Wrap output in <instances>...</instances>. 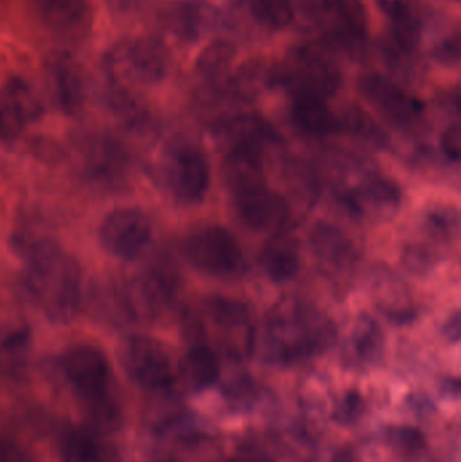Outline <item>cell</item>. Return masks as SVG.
<instances>
[{"instance_id":"1","label":"cell","mask_w":461,"mask_h":462,"mask_svg":"<svg viewBox=\"0 0 461 462\" xmlns=\"http://www.w3.org/2000/svg\"><path fill=\"white\" fill-rule=\"evenodd\" d=\"M332 338V323L316 307L286 298L268 314L259 350L267 363L291 365L318 355Z\"/></svg>"},{"instance_id":"2","label":"cell","mask_w":461,"mask_h":462,"mask_svg":"<svg viewBox=\"0 0 461 462\" xmlns=\"http://www.w3.org/2000/svg\"><path fill=\"white\" fill-rule=\"evenodd\" d=\"M24 287L49 319L67 323L78 315L81 273L78 263L54 242L38 241L26 254Z\"/></svg>"},{"instance_id":"3","label":"cell","mask_w":461,"mask_h":462,"mask_svg":"<svg viewBox=\"0 0 461 462\" xmlns=\"http://www.w3.org/2000/svg\"><path fill=\"white\" fill-rule=\"evenodd\" d=\"M61 366L70 387L97 425L108 426L118 420L113 372L100 350L89 345H78L65 353Z\"/></svg>"},{"instance_id":"4","label":"cell","mask_w":461,"mask_h":462,"mask_svg":"<svg viewBox=\"0 0 461 462\" xmlns=\"http://www.w3.org/2000/svg\"><path fill=\"white\" fill-rule=\"evenodd\" d=\"M275 86L286 87L294 97L327 100L340 91L343 72L325 43H303L275 65Z\"/></svg>"},{"instance_id":"5","label":"cell","mask_w":461,"mask_h":462,"mask_svg":"<svg viewBox=\"0 0 461 462\" xmlns=\"http://www.w3.org/2000/svg\"><path fill=\"white\" fill-rule=\"evenodd\" d=\"M302 8L321 30L327 48L351 57L364 53L370 22L362 0H303Z\"/></svg>"},{"instance_id":"6","label":"cell","mask_w":461,"mask_h":462,"mask_svg":"<svg viewBox=\"0 0 461 462\" xmlns=\"http://www.w3.org/2000/svg\"><path fill=\"white\" fill-rule=\"evenodd\" d=\"M167 46L154 37L132 38L118 43L107 57L111 84L126 86V80L157 84L167 78L171 62Z\"/></svg>"},{"instance_id":"7","label":"cell","mask_w":461,"mask_h":462,"mask_svg":"<svg viewBox=\"0 0 461 462\" xmlns=\"http://www.w3.org/2000/svg\"><path fill=\"white\" fill-rule=\"evenodd\" d=\"M187 260L202 273L221 280H235L245 273L246 261L235 236L217 225L189 234L184 244Z\"/></svg>"},{"instance_id":"8","label":"cell","mask_w":461,"mask_h":462,"mask_svg":"<svg viewBox=\"0 0 461 462\" xmlns=\"http://www.w3.org/2000/svg\"><path fill=\"white\" fill-rule=\"evenodd\" d=\"M390 19L383 53L390 65L406 68L419 51L427 30L425 10L416 0H378Z\"/></svg>"},{"instance_id":"9","label":"cell","mask_w":461,"mask_h":462,"mask_svg":"<svg viewBox=\"0 0 461 462\" xmlns=\"http://www.w3.org/2000/svg\"><path fill=\"white\" fill-rule=\"evenodd\" d=\"M152 238L151 219L137 208H118L103 219L99 242L106 252L122 260H135Z\"/></svg>"},{"instance_id":"10","label":"cell","mask_w":461,"mask_h":462,"mask_svg":"<svg viewBox=\"0 0 461 462\" xmlns=\"http://www.w3.org/2000/svg\"><path fill=\"white\" fill-rule=\"evenodd\" d=\"M359 89L363 97L381 116L398 126H409L419 121L424 114L421 100L381 73H367L362 76Z\"/></svg>"},{"instance_id":"11","label":"cell","mask_w":461,"mask_h":462,"mask_svg":"<svg viewBox=\"0 0 461 462\" xmlns=\"http://www.w3.org/2000/svg\"><path fill=\"white\" fill-rule=\"evenodd\" d=\"M165 176L173 197L184 205L203 202L210 187V165L192 146H180L170 154Z\"/></svg>"},{"instance_id":"12","label":"cell","mask_w":461,"mask_h":462,"mask_svg":"<svg viewBox=\"0 0 461 462\" xmlns=\"http://www.w3.org/2000/svg\"><path fill=\"white\" fill-rule=\"evenodd\" d=\"M124 360L133 379L148 390L172 384V363L165 347L154 338L133 336L124 344Z\"/></svg>"},{"instance_id":"13","label":"cell","mask_w":461,"mask_h":462,"mask_svg":"<svg viewBox=\"0 0 461 462\" xmlns=\"http://www.w3.org/2000/svg\"><path fill=\"white\" fill-rule=\"evenodd\" d=\"M232 195L235 213L249 229L278 230L289 219V203L265 183Z\"/></svg>"},{"instance_id":"14","label":"cell","mask_w":461,"mask_h":462,"mask_svg":"<svg viewBox=\"0 0 461 462\" xmlns=\"http://www.w3.org/2000/svg\"><path fill=\"white\" fill-rule=\"evenodd\" d=\"M222 15L208 0H176L164 13V24L181 42L194 43L218 29Z\"/></svg>"},{"instance_id":"15","label":"cell","mask_w":461,"mask_h":462,"mask_svg":"<svg viewBox=\"0 0 461 462\" xmlns=\"http://www.w3.org/2000/svg\"><path fill=\"white\" fill-rule=\"evenodd\" d=\"M216 135L224 143L225 153L244 151L263 156L278 141V133L265 119L246 113L222 119L217 125Z\"/></svg>"},{"instance_id":"16","label":"cell","mask_w":461,"mask_h":462,"mask_svg":"<svg viewBox=\"0 0 461 462\" xmlns=\"http://www.w3.org/2000/svg\"><path fill=\"white\" fill-rule=\"evenodd\" d=\"M344 200L357 216L384 219L400 208L401 189L392 179L367 175L344 195Z\"/></svg>"},{"instance_id":"17","label":"cell","mask_w":461,"mask_h":462,"mask_svg":"<svg viewBox=\"0 0 461 462\" xmlns=\"http://www.w3.org/2000/svg\"><path fill=\"white\" fill-rule=\"evenodd\" d=\"M40 113L32 88L21 79H11L0 99V141L14 140Z\"/></svg>"},{"instance_id":"18","label":"cell","mask_w":461,"mask_h":462,"mask_svg":"<svg viewBox=\"0 0 461 462\" xmlns=\"http://www.w3.org/2000/svg\"><path fill=\"white\" fill-rule=\"evenodd\" d=\"M34 5L45 26L61 37L76 40L91 29L88 0H34Z\"/></svg>"},{"instance_id":"19","label":"cell","mask_w":461,"mask_h":462,"mask_svg":"<svg viewBox=\"0 0 461 462\" xmlns=\"http://www.w3.org/2000/svg\"><path fill=\"white\" fill-rule=\"evenodd\" d=\"M309 239L319 263L335 271H346L354 265L356 260L354 242L338 227L319 222L311 229Z\"/></svg>"},{"instance_id":"20","label":"cell","mask_w":461,"mask_h":462,"mask_svg":"<svg viewBox=\"0 0 461 462\" xmlns=\"http://www.w3.org/2000/svg\"><path fill=\"white\" fill-rule=\"evenodd\" d=\"M178 290L179 282L175 272L168 266L156 265L138 279L132 296H137V306L143 304L145 311L156 314L173 303Z\"/></svg>"},{"instance_id":"21","label":"cell","mask_w":461,"mask_h":462,"mask_svg":"<svg viewBox=\"0 0 461 462\" xmlns=\"http://www.w3.org/2000/svg\"><path fill=\"white\" fill-rule=\"evenodd\" d=\"M383 350L384 334L378 320L370 315H360L346 342V357L354 365H373L381 360Z\"/></svg>"},{"instance_id":"22","label":"cell","mask_w":461,"mask_h":462,"mask_svg":"<svg viewBox=\"0 0 461 462\" xmlns=\"http://www.w3.org/2000/svg\"><path fill=\"white\" fill-rule=\"evenodd\" d=\"M291 116L300 132L311 137H327L340 132L338 116L327 100L314 97H294Z\"/></svg>"},{"instance_id":"23","label":"cell","mask_w":461,"mask_h":462,"mask_svg":"<svg viewBox=\"0 0 461 462\" xmlns=\"http://www.w3.org/2000/svg\"><path fill=\"white\" fill-rule=\"evenodd\" d=\"M262 266L275 282H286L297 276L300 254L297 242L291 236H275L262 250Z\"/></svg>"},{"instance_id":"24","label":"cell","mask_w":461,"mask_h":462,"mask_svg":"<svg viewBox=\"0 0 461 462\" xmlns=\"http://www.w3.org/2000/svg\"><path fill=\"white\" fill-rule=\"evenodd\" d=\"M222 172L225 183L232 194L265 183L263 156L252 152H226Z\"/></svg>"},{"instance_id":"25","label":"cell","mask_w":461,"mask_h":462,"mask_svg":"<svg viewBox=\"0 0 461 462\" xmlns=\"http://www.w3.org/2000/svg\"><path fill=\"white\" fill-rule=\"evenodd\" d=\"M221 364L216 353L206 345H195L184 357L181 376L192 390H205L216 384Z\"/></svg>"},{"instance_id":"26","label":"cell","mask_w":461,"mask_h":462,"mask_svg":"<svg viewBox=\"0 0 461 462\" xmlns=\"http://www.w3.org/2000/svg\"><path fill=\"white\" fill-rule=\"evenodd\" d=\"M235 48L227 41H214L200 51L197 60V70L205 83L213 86H227L232 76Z\"/></svg>"},{"instance_id":"27","label":"cell","mask_w":461,"mask_h":462,"mask_svg":"<svg viewBox=\"0 0 461 462\" xmlns=\"http://www.w3.org/2000/svg\"><path fill=\"white\" fill-rule=\"evenodd\" d=\"M270 86H275V67L260 60L241 65L227 81L232 94L241 99H251Z\"/></svg>"},{"instance_id":"28","label":"cell","mask_w":461,"mask_h":462,"mask_svg":"<svg viewBox=\"0 0 461 462\" xmlns=\"http://www.w3.org/2000/svg\"><path fill=\"white\" fill-rule=\"evenodd\" d=\"M88 172L97 180L113 183L121 178L124 170V157L121 149L107 140L89 143L86 153Z\"/></svg>"},{"instance_id":"29","label":"cell","mask_w":461,"mask_h":462,"mask_svg":"<svg viewBox=\"0 0 461 462\" xmlns=\"http://www.w3.org/2000/svg\"><path fill=\"white\" fill-rule=\"evenodd\" d=\"M54 95L65 113H76L84 102V81L80 70L72 62L62 60L53 68Z\"/></svg>"},{"instance_id":"30","label":"cell","mask_w":461,"mask_h":462,"mask_svg":"<svg viewBox=\"0 0 461 462\" xmlns=\"http://www.w3.org/2000/svg\"><path fill=\"white\" fill-rule=\"evenodd\" d=\"M205 309L211 323L226 334H244L251 328V315L241 301L214 296L206 301Z\"/></svg>"},{"instance_id":"31","label":"cell","mask_w":461,"mask_h":462,"mask_svg":"<svg viewBox=\"0 0 461 462\" xmlns=\"http://www.w3.org/2000/svg\"><path fill=\"white\" fill-rule=\"evenodd\" d=\"M340 130L348 133L352 137L368 145L382 148L387 143V135L384 130L376 124L375 119L357 106H352L338 116Z\"/></svg>"},{"instance_id":"32","label":"cell","mask_w":461,"mask_h":462,"mask_svg":"<svg viewBox=\"0 0 461 462\" xmlns=\"http://www.w3.org/2000/svg\"><path fill=\"white\" fill-rule=\"evenodd\" d=\"M65 462H113V453L92 431H73L64 448Z\"/></svg>"},{"instance_id":"33","label":"cell","mask_w":461,"mask_h":462,"mask_svg":"<svg viewBox=\"0 0 461 462\" xmlns=\"http://www.w3.org/2000/svg\"><path fill=\"white\" fill-rule=\"evenodd\" d=\"M252 18L271 30L286 29L295 18L294 0H248Z\"/></svg>"},{"instance_id":"34","label":"cell","mask_w":461,"mask_h":462,"mask_svg":"<svg viewBox=\"0 0 461 462\" xmlns=\"http://www.w3.org/2000/svg\"><path fill=\"white\" fill-rule=\"evenodd\" d=\"M110 106L119 119L124 122L127 126H140L145 122L146 108L143 100L130 91L126 86L111 84Z\"/></svg>"},{"instance_id":"35","label":"cell","mask_w":461,"mask_h":462,"mask_svg":"<svg viewBox=\"0 0 461 462\" xmlns=\"http://www.w3.org/2000/svg\"><path fill=\"white\" fill-rule=\"evenodd\" d=\"M425 226L429 236L438 241H452L459 234V213L451 208H436L428 213Z\"/></svg>"},{"instance_id":"36","label":"cell","mask_w":461,"mask_h":462,"mask_svg":"<svg viewBox=\"0 0 461 462\" xmlns=\"http://www.w3.org/2000/svg\"><path fill=\"white\" fill-rule=\"evenodd\" d=\"M364 399L359 393L352 391L336 404L333 420L340 425H352L364 414Z\"/></svg>"},{"instance_id":"37","label":"cell","mask_w":461,"mask_h":462,"mask_svg":"<svg viewBox=\"0 0 461 462\" xmlns=\"http://www.w3.org/2000/svg\"><path fill=\"white\" fill-rule=\"evenodd\" d=\"M389 442L398 453L414 456L424 448V437L416 429H395L390 433Z\"/></svg>"},{"instance_id":"38","label":"cell","mask_w":461,"mask_h":462,"mask_svg":"<svg viewBox=\"0 0 461 462\" xmlns=\"http://www.w3.org/2000/svg\"><path fill=\"white\" fill-rule=\"evenodd\" d=\"M461 42L459 32H451L436 43L432 57L444 67H457L460 62Z\"/></svg>"},{"instance_id":"39","label":"cell","mask_w":461,"mask_h":462,"mask_svg":"<svg viewBox=\"0 0 461 462\" xmlns=\"http://www.w3.org/2000/svg\"><path fill=\"white\" fill-rule=\"evenodd\" d=\"M403 260H405L406 268L410 269L414 273H425L436 263L433 253L421 245H410L406 247Z\"/></svg>"},{"instance_id":"40","label":"cell","mask_w":461,"mask_h":462,"mask_svg":"<svg viewBox=\"0 0 461 462\" xmlns=\"http://www.w3.org/2000/svg\"><path fill=\"white\" fill-rule=\"evenodd\" d=\"M256 396V385L251 380H238V382L233 383L227 390V401L237 409H246L251 406Z\"/></svg>"},{"instance_id":"41","label":"cell","mask_w":461,"mask_h":462,"mask_svg":"<svg viewBox=\"0 0 461 462\" xmlns=\"http://www.w3.org/2000/svg\"><path fill=\"white\" fill-rule=\"evenodd\" d=\"M441 151L451 162H459L461 156V129L457 122L449 125L441 134Z\"/></svg>"},{"instance_id":"42","label":"cell","mask_w":461,"mask_h":462,"mask_svg":"<svg viewBox=\"0 0 461 462\" xmlns=\"http://www.w3.org/2000/svg\"><path fill=\"white\" fill-rule=\"evenodd\" d=\"M229 462H275V460L259 445H244Z\"/></svg>"},{"instance_id":"43","label":"cell","mask_w":461,"mask_h":462,"mask_svg":"<svg viewBox=\"0 0 461 462\" xmlns=\"http://www.w3.org/2000/svg\"><path fill=\"white\" fill-rule=\"evenodd\" d=\"M461 318L460 312L456 311L454 315L449 317V319L447 320L446 325H444V336L448 339L452 344H456L460 339L461 333Z\"/></svg>"},{"instance_id":"44","label":"cell","mask_w":461,"mask_h":462,"mask_svg":"<svg viewBox=\"0 0 461 462\" xmlns=\"http://www.w3.org/2000/svg\"><path fill=\"white\" fill-rule=\"evenodd\" d=\"M108 2H110L111 7L114 10H118L119 13H127V11H132L133 8H135L140 0H108Z\"/></svg>"},{"instance_id":"45","label":"cell","mask_w":461,"mask_h":462,"mask_svg":"<svg viewBox=\"0 0 461 462\" xmlns=\"http://www.w3.org/2000/svg\"><path fill=\"white\" fill-rule=\"evenodd\" d=\"M330 462H359L357 461L356 456L349 450H341Z\"/></svg>"},{"instance_id":"46","label":"cell","mask_w":461,"mask_h":462,"mask_svg":"<svg viewBox=\"0 0 461 462\" xmlns=\"http://www.w3.org/2000/svg\"><path fill=\"white\" fill-rule=\"evenodd\" d=\"M218 462H225V461H218ZM227 462H229V461H227Z\"/></svg>"}]
</instances>
